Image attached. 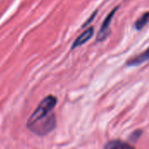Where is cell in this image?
Segmentation results:
<instances>
[{"label":"cell","mask_w":149,"mask_h":149,"mask_svg":"<svg viewBox=\"0 0 149 149\" xmlns=\"http://www.w3.org/2000/svg\"><path fill=\"white\" fill-rule=\"evenodd\" d=\"M119 7H116L114 8L109 14L108 16L106 17V19L104 20L100 29V31L98 32V35H97V41L98 42H102L104 41L105 39H107L108 38V36L110 35L111 33V30H110V26H111V23H112V20L114 17V14L116 13L117 10H118Z\"/></svg>","instance_id":"2"},{"label":"cell","mask_w":149,"mask_h":149,"mask_svg":"<svg viewBox=\"0 0 149 149\" xmlns=\"http://www.w3.org/2000/svg\"><path fill=\"white\" fill-rule=\"evenodd\" d=\"M56 104V97L52 95L45 97L27 120V127L40 136L51 133L56 126V117L52 113Z\"/></svg>","instance_id":"1"},{"label":"cell","mask_w":149,"mask_h":149,"mask_svg":"<svg viewBox=\"0 0 149 149\" xmlns=\"http://www.w3.org/2000/svg\"><path fill=\"white\" fill-rule=\"evenodd\" d=\"M148 24H149V11L144 13L140 18H138L135 23H134V26L135 28L140 31L141 30L142 28H144Z\"/></svg>","instance_id":"6"},{"label":"cell","mask_w":149,"mask_h":149,"mask_svg":"<svg viewBox=\"0 0 149 149\" xmlns=\"http://www.w3.org/2000/svg\"><path fill=\"white\" fill-rule=\"evenodd\" d=\"M142 130H135L134 133H132V134L130 135V141L131 142H136L139 139H140V137L141 136V134H142Z\"/></svg>","instance_id":"7"},{"label":"cell","mask_w":149,"mask_h":149,"mask_svg":"<svg viewBox=\"0 0 149 149\" xmlns=\"http://www.w3.org/2000/svg\"><path fill=\"white\" fill-rule=\"evenodd\" d=\"M149 60V47L142 53L132 58L127 62V65L128 66H134V65H140Z\"/></svg>","instance_id":"4"},{"label":"cell","mask_w":149,"mask_h":149,"mask_svg":"<svg viewBox=\"0 0 149 149\" xmlns=\"http://www.w3.org/2000/svg\"><path fill=\"white\" fill-rule=\"evenodd\" d=\"M96 14H97V10H96V11H95V12H94V13H93V15H92V16H91V17L88 18V20H87V21H86V22L84 23V24H83V27H86V25H88L89 24H91V22H92V21L94 19V17H95Z\"/></svg>","instance_id":"8"},{"label":"cell","mask_w":149,"mask_h":149,"mask_svg":"<svg viewBox=\"0 0 149 149\" xmlns=\"http://www.w3.org/2000/svg\"><path fill=\"white\" fill-rule=\"evenodd\" d=\"M94 32V28L93 26L89 27L88 29H86L84 32H82L73 42L72 45V49H75L82 45H84L85 43H86L87 41H89Z\"/></svg>","instance_id":"3"},{"label":"cell","mask_w":149,"mask_h":149,"mask_svg":"<svg viewBox=\"0 0 149 149\" xmlns=\"http://www.w3.org/2000/svg\"><path fill=\"white\" fill-rule=\"evenodd\" d=\"M105 148L107 149H126V148H133L134 147L131 146L128 143H126L124 141H119V140H115V141H111L109 142H107L105 146Z\"/></svg>","instance_id":"5"}]
</instances>
